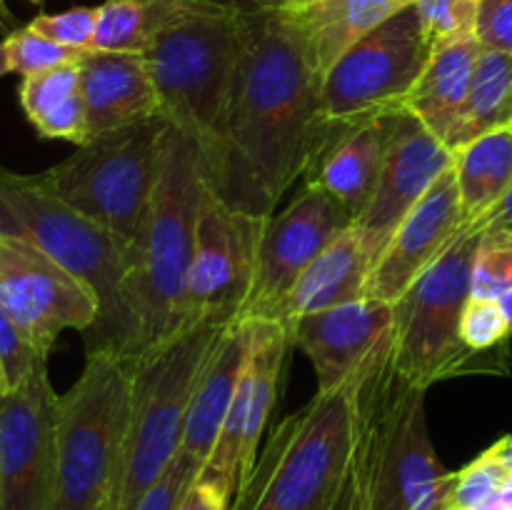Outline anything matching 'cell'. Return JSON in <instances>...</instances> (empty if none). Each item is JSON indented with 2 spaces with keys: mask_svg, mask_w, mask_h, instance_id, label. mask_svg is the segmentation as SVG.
Returning a JSON list of instances; mask_svg holds the SVG:
<instances>
[{
  "mask_svg": "<svg viewBox=\"0 0 512 510\" xmlns=\"http://www.w3.org/2000/svg\"><path fill=\"white\" fill-rule=\"evenodd\" d=\"M43 355H38L33 350V345L23 338V333L18 330V325L10 320V315L0 308V360L5 365V373H8L10 388L15 383L23 380V375L28 373L35 365V360H40ZM48 360V358H45Z\"/></svg>",
  "mask_w": 512,
  "mask_h": 510,
  "instance_id": "obj_37",
  "label": "cell"
},
{
  "mask_svg": "<svg viewBox=\"0 0 512 510\" xmlns=\"http://www.w3.org/2000/svg\"><path fill=\"white\" fill-rule=\"evenodd\" d=\"M265 223L268 215L248 213L218 195L213 183L208 185L185 285L183 328L228 325L243 318Z\"/></svg>",
  "mask_w": 512,
  "mask_h": 510,
  "instance_id": "obj_12",
  "label": "cell"
},
{
  "mask_svg": "<svg viewBox=\"0 0 512 510\" xmlns=\"http://www.w3.org/2000/svg\"><path fill=\"white\" fill-rule=\"evenodd\" d=\"M512 290V233L483 228L473 260V295L470 298L500 300Z\"/></svg>",
  "mask_w": 512,
  "mask_h": 510,
  "instance_id": "obj_29",
  "label": "cell"
},
{
  "mask_svg": "<svg viewBox=\"0 0 512 510\" xmlns=\"http://www.w3.org/2000/svg\"><path fill=\"white\" fill-rule=\"evenodd\" d=\"M470 225L478 230L498 228V230H510L512 233V185H510L508 193H505V198L500 200V203L495 205L488 215H483L478 223H470Z\"/></svg>",
  "mask_w": 512,
  "mask_h": 510,
  "instance_id": "obj_40",
  "label": "cell"
},
{
  "mask_svg": "<svg viewBox=\"0 0 512 510\" xmlns=\"http://www.w3.org/2000/svg\"><path fill=\"white\" fill-rule=\"evenodd\" d=\"M165 125V118H153L90 138L40 178L55 195L103 225L130 250L153 198Z\"/></svg>",
  "mask_w": 512,
  "mask_h": 510,
  "instance_id": "obj_9",
  "label": "cell"
},
{
  "mask_svg": "<svg viewBox=\"0 0 512 510\" xmlns=\"http://www.w3.org/2000/svg\"><path fill=\"white\" fill-rule=\"evenodd\" d=\"M5 53H8V68L10 73H18L23 78L28 75L45 73L50 68H58L65 63H78L80 50L65 48V45L53 43L45 35L35 33L33 28H18L3 38ZM88 53V50H85Z\"/></svg>",
  "mask_w": 512,
  "mask_h": 510,
  "instance_id": "obj_30",
  "label": "cell"
},
{
  "mask_svg": "<svg viewBox=\"0 0 512 510\" xmlns=\"http://www.w3.org/2000/svg\"><path fill=\"white\" fill-rule=\"evenodd\" d=\"M475 510H512V473L500 483L493 495L483 500Z\"/></svg>",
  "mask_w": 512,
  "mask_h": 510,
  "instance_id": "obj_41",
  "label": "cell"
},
{
  "mask_svg": "<svg viewBox=\"0 0 512 510\" xmlns=\"http://www.w3.org/2000/svg\"><path fill=\"white\" fill-rule=\"evenodd\" d=\"M320 83L303 40L280 10L243 15L228 150L213 185L218 195L248 213H275L335 130L325 118Z\"/></svg>",
  "mask_w": 512,
  "mask_h": 510,
  "instance_id": "obj_1",
  "label": "cell"
},
{
  "mask_svg": "<svg viewBox=\"0 0 512 510\" xmlns=\"http://www.w3.org/2000/svg\"><path fill=\"white\" fill-rule=\"evenodd\" d=\"M475 38L483 48L512 55V0H480Z\"/></svg>",
  "mask_w": 512,
  "mask_h": 510,
  "instance_id": "obj_36",
  "label": "cell"
},
{
  "mask_svg": "<svg viewBox=\"0 0 512 510\" xmlns=\"http://www.w3.org/2000/svg\"><path fill=\"white\" fill-rule=\"evenodd\" d=\"M468 218L460 205L453 168L445 170L388 240L365 285V298L395 303L445 250L453 245Z\"/></svg>",
  "mask_w": 512,
  "mask_h": 510,
  "instance_id": "obj_17",
  "label": "cell"
},
{
  "mask_svg": "<svg viewBox=\"0 0 512 510\" xmlns=\"http://www.w3.org/2000/svg\"><path fill=\"white\" fill-rule=\"evenodd\" d=\"M195 478H198V470L178 455L170 463V468L145 490L135 510H178L185 490L190 488Z\"/></svg>",
  "mask_w": 512,
  "mask_h": 510,
  "instance_id": "obj_35",
  "label": "cell"
},
{
  "mask_svg": "<svg viewBox=\"0 0 512 510\" xmlns=\"http://www.w3.org/2000/svg\"><path fill=\"white\" fill-rule=\"evenodd\" d=\"M208 185L203 153L173 125H165L158 180L138 240L128 250L118 308L103 338L88 350H113L130 365L183 328L185 285Z\"/></svg>",
  "mask_w": 512,
  "mask_h": 510,
  "instance_id": "obj_2",
  "label": "cell"
},
{
  "mask_svg": "<svg viewBox=\"0 0 512 510\" xmlns=\"http://www.w3.org/2000/svg\"><path fill=\"white\" fill-rule=\"evenodd\" d=\"M245 360H248V323L235 320L220 335L213 355L205 363L198 383H195L193 400H190L188 420H185L183 443L178 455L195 470H203L220 428L233 405L235 390L243 378Z\"/></svg>",
  "mask_w": 512,
  "mask_h": 510,
  "instance_id": "obj_21",
  "label": "cell"
},
{
  "mask_svg": "<svg viewBox=\"0 0 512 510\" xmlns=\"http://www.w3.org/2000/svg\"><path fill=\"white\" fill-rule=\"evenodd\" d=\"M455 183L470 223L488 215L512 185V128H500L455 153Z\"/></svg>",
  "mask_w": 512,
  "mask_h": 510,
  "instance_id": "obj_27",
  "label": "cell"
},
{
  "mask_svg": "<svg viewBox=\"0 0 512 510\" xmlns=\"http://www.w3.org/2000/svg\"><path fill=\"white\" fill-rule=\"evenodd\" d=\"M480 230L468 225L448 250L393 303V363L415 388L473 373H508L510 348L475 353L460 338L473 295V260Z\"/></svg>",
  "mask_w": 512,
  "mask_h": 510,
  "instance_id": "obj_7",
  "label": "cell"
},
{
  "mask_svg": "<svg viewBox=\"0 0 512 510\" xmlns=\"http://www.w3.org/2000/svg\"><path fill=\"white\" fill-rule=\"evenodd\" d=\"M415 8L433 48L475 35L480 0H415Z\"/></svg>",
  "mask_w": 512,
  "mask_h": 510,
  "instance_id": "obj_31",
  "label": "cell"
},
{
  "mask_svg": "<svg viewBox=\"0 0 512 510\" xmlns=\"http://www.w3.org/2000/svg\"><path fill=\"white\" fill-rule=\"evenodd\" d=\"M500 128H512V55L483 48L468 98L445 138V148L455 155L468 143Z\"/></svg>",
  "mask_w": 512,
  "mask_h": 510,
  "instance_id": "obj_26",
  "label": "cell"
},
{
  "mask_svg": "<svg viewBox=\"0 0 512 510\" xmlns=\"http://www.w3.org/2000/svg\"><path fill=\"white\" fill-rule=\"evenodd\" d=\"M370 270H373V255L365 248L358 228L350 225L303 270L280 308L275 310L273 320L290 328L305 315L365 298Z\"/></svg>",
  "mask_w": 512,
  "mask_h": 510,
  "instance_id": "obj_23",
  "label": "cell"
},
{
  "mask_svg": "<svg viewBox=\"0 0 512 510\" xmlns=\"http://www.w3.org/2000/svg\"><path fill=\"white\" fill-rule=\"evenodd\" d=\"M233 498L203 478H195L185 490L178 510H230Z\"/></svg>",
  "mask_w": 512,
  "mask_h": 510,
  "instance_id": "obj_38",
  "label": "cell"
},
{
  "mask_svg": "<svg viewBox=\"0 0 512 510\" xmlns=\"http://www.w3.org/2000/svg\"><path fill=\"white\" fill-rule=\"evenodd\" d=\"M508 470L495 460L490 450L480 453L478 458L470 460L465 468L453 473L448 493V510H475L488 495H493L500 488Z\"/></svg>",
  "mask_w": 512,
  "mask_h": 510,
  "instance_id": "obj_32",
  "label": "cell"
},
{
  "mask_svg": "<svg viewBox=\"0 0 512 510\" xmlns=\"http://www.w3.org/2000/svg\"><path fill=\"white\" fill-rule=\"evenodd\" d=\"M500 308H503L505 318H508L510 330H512V290H510V293H505L503 298H500Z\"/></svg>",
  "mask_w": 512,
  "mask_h": 510,
  "instance_id": "obj_44",
  "label": "cell"
},
{
  "mask_svg": "<svg viewBox=\"0 0 512 510\" xmlns=\"http://www.w3.org/2000/svg\"><path fill=\"white\" fill-rule=\"evenodd\" d=\"M398 113L373 115L358 123L335 125L328 143L313 160L305 173L303 183L318 185L333 195L355 218L368 203L375 183H378L380 165L388 150Z\"/></svg>",
  "mask_w": 512,
  "mask_h": 510,
  "instance_id": "obj_20",
  "label": "cell"
},
{
  "mask_svg": "<svg viewBox=\"0 0 512 510\" xmlns=\"http://www.w3.org/2000/svg\"><path fill=\"white\" fill-rule=\"evenodd\" d=\"M13 30H18L15 28V15L10 13L8 3H5V0H0V33L10 35Z\"/></svg>",
  "mask_w": 512,
  "mask_h": 510,
  "instance_id": "obj_43",
  "label": "cell"
},
{
  "mask_svg": "<svg viewBox=\"0 0 512 510\" xmlns=\"http://www.w3.org/2000/svg\"><path fill=\"white\" fill-rule=\"evenodd\" d=\"M393 330V303L358 298L295 320L290 345L303 350L318 375V393L340 388L353 378L383 338Z\"/></svg>",
  "mask_w": 512,
  "mask_h": 510,
  "instance_id": "obj_18",
  "label": "cell"
},
{
  "mask_svg": "<svg viewBox=\"0 0 512 510\" xmlns=\"http://www.w3.org/2000/svg\"><path fill=\"white\" fill-rule=\"evenodd\" d=\"M488 450L495 455V460H498V463L503 465L508 473H512V435H505V438H500L498 443L490 445Z\"/></svg>",
  "mask_w": 512,
  "mask_h": 510,
  "instance_id": "obj_42",
  "label": "cell"
},
{
  "mask_svg": "<svg viewBox=\"0 0 512 510\" xmlns=\"http://www.w3.org/2000/svg\"><path fill=\"white\" fill-rule=\"evenodd\" d=\"M205 3H213L218 8L233 10L238 15H258V13H273L280 10L283 5H288L290 0H205Z\"/></svg>",
  "mask_w": 512,
  "mask_h": 510,
  "instance_id": "obj_39",
  "label": "cell"
},
{
  "mask_svg": "<svg viewBox=\"0 0 512 510\" xmlns=\"http://www.w3.org/2000/svg\"><path fill=\"white\" fill-rule=\"evenodd\" d=\"M0 235H15L78 275L100 300V318L88 330L93 348L113 320L123 288L128 248L103 225L65 203L40 175L0 168Z\"/></svg>",
  "mask_w": 512,
  "mask_h": 510,
  "instance_id": "obj_10",
  "label": "cell"
},
{
  "mask_svg": "<svg viewBox=\"0 0 512 510\" xmlns=\"http://www.w3.org/2000/svg\"><path fill=\"white\" fill-rule=\"evenodd\" d=\"M5 390H10V380H8V373H5L3 360H0V395H3Z\"/></svg>",
  "mask_w": 512,
  "mask_h": 510,
  "instance_id": "obj_46",
  "label": "cell"
},
{
  "mask_svg": "<svg viewBox=\"0 0 512 510\" xmlns=\"http://www.w3.org/2000/svg\"><path fill=\"white\" fill-rule=\"evenodd\" d=\"M430 53L433 45L413 3L345 50L323 75L320 95L328 123L400 113Z\"/></svg>",
  "mask_w": 512,
  "mask_h": 510,
  "instance_id": "obj_11",
  "label": "cell"
},
{
  "mask_svg": "<svg viewBox=\"0 0 512 510\" xmlns=\"http://www.w3.org/2000/svg\"><path fill=\"white\" fill-rule=\"evenodd\" d=\"M240 53L243 15L205 0H185L140 53L160 115L203 153L213 185L225 165Z\"/></svg>",
  "mask_w": 512,
  "mask_h": 510,
  "instance_id": "obj_4",
  "label": "cell"
},
{
  "mask_svg": "<svg viewBox=\"0 0 512 510\" xmlns=\"http://www.w3.org/2000/svg\"><path fill=\"white\" fill-rule=\"evenodd\" d=\"M155 30L148 0H105L98 5L93 50L103 53H143Z\"/></svg>",
  "mask_w": 512,
  "mask_h": 510,
  "instance_id": "obj_28",
  "label": "cell"
},
{
  "mask_svg": "<svg viewBox=\"0 0 512 510\" xmlns=\"http://www.w3.org/2000/svg\"><path fill=\"white\" fill-rule=\"evenodd\" d=\"M95 25H98V8H85L83 5V8L63 10V13L38 15V18L30 20L28 28L45 35L53 43L85 53V50H93Z\"/></svg>",
  "mask_w": 512,
  "mask_h": 510,
  "instance_id": "obj_34",
  "label": "cell"
},
{
  "mask_svg": "<svg viewBox=\"0 0 512 510\" xmlns=\"http://www.w3.org/2000/svg\"><path fill=\"white\" fill-rule=\"evenodd\" d=\"M453 160L455 155L445 148L443 140L435 138L413 115L398 113L378 183L353 223L373 255V265L405 215L423 200L445 170L453 168Z\"/></svg>",
  "mask_w": 512,
  "mask_h": 510,
  "instance_id": "obj_16",
  "label": "cell"
},
{
  "mask_svg": "<svg viewBox=\"0 0 512 510\" xmlns=\"http://www.w3.org/2000/svg\"><path fill=\"white\" fill-rule=\"evenodd\" d=\"M512 330L500 300L470 298L460 320V338L475 353H493L508 348Z\"/></svg>",
  "mask_w": 512,
  "mask_h": 510,
  "instance_id": "obj_33",
  "label": "cell"
},
{
  "mask_svg": "<svg viewBox=\"0 0 512 510\" xmlns=\"http://www.w3.org/2000/svg\"><path fill=\"white\" fill-rule=\"evenodd\" d=\"M480 50L483 45L475 35H465L433 48L423 73L400 108V113L413 115L435 138L443 140V145L468 98Z\"/></svg>",
  "mask_w": 512,
  "mask_h": 510,
  "instance_id": "obj_24",
  "label": "cell"
},
{
  "mask_svg": "<svg viewBox=\"0 0 512 510\" xmlns=\"http://www.w3.org/2000/svg\"><path fill=\"white\" fill-rule=\"evenodd\" d=\"M228 325L183 328L128 365L130 425L110 510H135L178 458L195 383Z\"/></svg>",
  "mask_w": 512,
  "mask_h": 510,
  "instance_id": "obj_6",
  "label": "cell"
},
{
  "mask_svg": "<svg viewBox=\"0 0 512 510\" xmlns=\"http://www.w3.org/2000/svg\"><path fill=\"white\" fill-rule=\"evenodd\" d=\"M130 425V368L113 350H88L83 373L58 398L50 510L108 503Z\"/></svg>",
  "mask_w": 512,
  "mask_h": 510,
  "instance_id": "obj_8",
  "label": "cell"
},
{
  "mask_svg": "<svg viewBox=\"0 0 512 510\" xmlns=\"http://www.w3.org/2000/svg\"><path fill=\"white\" fill-rule=\"evenodd\" d=\"M353 443V378L285 415L230 510H338Z\"/></svg>",
  "mask_w": 512,
  "mask_h": 510,
  "instance_id": "obj_5",
  "label": "cell"
},
{
  "mask_svg": "<svg viewBox=\"0 0 512 510\" xmlns=\"http://www.w3.org/2000/svg\"><path fill=\"white\" fill-rule=\"evenodd\" d=\"M5 73H10L8 53H5V43H3V40H0V78H3Z\"/></svg>",
  "mask_w": 512,
  "mask_h": 510,
  "instance_id": "obj_45",
  "label": "cell"
},
{
  "mask_svg": "<svg viewBox=\"0 0 512 510\" xmlns=\"http://www.w3.org/2000/svg\"><path fill=\"white\" fill-rule=\"evenodd\" d=\"M20 105L43 138L85 145L90 140L80 95V65L65 63L20 83Z\"/></svg>",
  "mask_w": 512,
  "mask_h": 510,
  "instance_id": "obj_25",
  "label": "cell"
},
{
  "mask_svg": "<svg viewBox=\"0 0 512 510\" xmlns=\"http://www.w3.org/2000/svg\"><path fill=\"white\" fill-rule=\"evenodd\" d=\"M30 3H40V0H30Z\"/></svg>",
  "mask_w": 512,
  "mask_h": 510,
  "instance_id": "obj_48",
  "label": "cell"
},
{
  "mask_svg": "<svg viewBox=\"0 0 512 510\" xmlns=\"http://www.w3.org/2000/svg\"><path fill=\"white\" fill-rule=\"evenodd\" d=\"M58 398L45 358L0 395V510H50Z\"/></svg>",
  "mask_w": 512,
  "mask_h": 510,
  "instance_id": "obj_14",
  "label": "cell"
},
{
  "mask_svg": "<svg viewBox=\"0 0 512 510\" xmlns=\"http://www.w3.org/2000/svg\"><path fill=\"white\" fill-rule=\"evenodd\" d=\"M413 3L415 0H290L280 8V15L300 35L310 63L323 78L345 50Z\"/></svg>",
  "mask_w": 512,
  "mask_h": 510,
  "instance_id": "obj_22",
  "label": "cell"
},
{
  "mask_svg": "<svg viewBox=\"0 0 512 510\" xmlns=\"http://www.w3.org/2000/svg\"><path fill=\"white\" fill-rule=\"evenodd\" d=\"M353 225V215L318 185L303 183L280 213L268 215L253 290L240 320H273L303 270Z\"/></svg>",
  "mask_w": 512,
  "mask_h": 510,
  "instance_id": "obj_15",
  "label": "cell"
},
{
  "mask_svg": "<svg viewBox=\"0 0 512 510\" xmlns=\"http://www.w3.org/2000/svg\"><path fill=\"white\" fill-rule=\"evenodd\" d=\"M0 308L43 358L63 330L88 333L100 318L88 283L15 235H0Z\"/></svg>",
  "mask_w": 512,
  "mask_h": 510,
  "instance_id": "obj_13",
  "label": "cell"
},
{
  "mask_svg": "<svg viewBox=\"0 0 512 510\" xmlns=\"http://www.w3.org/2000/svg\"><path fill=\"white\" fill-rule=\"evenodd\" d=\"M98 510H110V505H108V503H103V505H100Z\"/></svg>",
  "mask_w": 512,
  "mask_h": 510,
  "instance_id": "obj_47",
  "label": "cell"
},
{
  "mask_svg": "<svg viewBox=\"0 0 512 510\" xmlns=\"http://www.w3.org/2000/svg\"><path fill=\"white\" fill-rule=\"evenodd\" d=\"M78 65L90 138L163 118L158 93L140 53L88 50L80 55Z\"/></svg>",
  "mask_w": 512,
  "mask_h": 510,
  "instance_id": "obj_19",
  "label": "cell"
},
{
  "mask_svg": "<svg viewBox=\"0 0 512 510\" xmlns=\"http://www.w3.org/2000/svg\"><path fill=\"white\" fill-rule=\"evenodd\" d=\"M450 480L428 433L425 390L398 373L388 335L353 373V443L338 510H448Z\"/></svg>",
  "mask_w": 512,
  "mask_h": 510,
  "instance_id": "obj_3",
  "label": "cell"
}]
</instances>
